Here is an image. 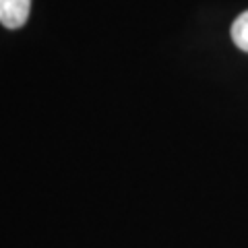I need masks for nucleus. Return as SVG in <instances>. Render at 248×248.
<instances>
[{
  "label": "nucleus",
  "instance_id": "nucleus-1",
  "mask_svg": "<svg viewBox=\"0 0 248 248\" xmlns=\"http://www.w3.org/2000/svg\"><path fill=\"white\" fill-rule=\"evenodd\" d=\"M31 0H0V23L6 29H19L29 19Z\"/></svg>",
  "mask_w": 248,
  "mask_h": 248
},
{
  "label": "nucleus",
  "instance_id": "nucleus-2",
  "mask_svg": "<svg viewBox=\"0 0 248 248\" xmlns=\"http://www.w3.org/2000/svg\"><path fill=\"white\" fill-rule=\"evenodd\" d=\"M232 40L242 52H248V11L238 15V19L232 25Z\"/></svg>",
  "mask_w": 248,
  "mask_h": 248
}]
</instances>
